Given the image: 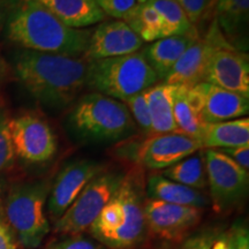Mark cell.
Wrapping results in <instances>:
<instances>
[{
    "label": "cell",
    "instance_id": "cell-34",
    "mask_svg": "<svg viewBox=\"0 0 249 249\" xmlns=\"http://www.w3.org/2000/svg\"><path fill=\"white\" fill-rule=\"evenodd\" d=\"M0 249H21L14 233L4 220H0Z\"/></svg>",
    "mask_w": 249,
    "mask_h": 249
},
{
    "label": "cell",
    "instance_id": "cell-20",
    "mask_svg": "<svg viewBox=\"0 0 249 249\" xmlns=\"http://www.w3.org/2000/svg\"><path fill=\"white\" fill-rule=\"evenodd\" d=\"M177 86L158 83L144 90L154 134L177 133L173 116V102Z\"/></svg>",
    "mask_w": 249,
    "mask_h": 249
},
{
    "label": "cell",
    "instance_id": "cell-14",
    "mask_svg": "<svg viewBox=\"0 0 249 249\" xmlns=\"http://www.w3.org/2000/svg\"><path fill=\"white\" fill-rule=\"evenodd\" d=\"M142 39L123 20L102 21L90 34L88 46L82 55L87 62L120 57L138 52Z\"/></svg>",
    "mask_w": 249,
    "mask_h": 249
},
{
    "label": "cell",
    "instance_id": "cell-4",
    "mask_svg": "<svg viewBox=\"0 0 249 249\" xmlns=\"http://www.w3.org/2000/svg\"><path fill=\"white\" fill-rule=\"evenodd\" d=\"M50 189L49 180L18 183L2 198L4 220L21 248H38L51 232L45 213Z\"/></svg>",
    "mask_w": 249,
    "mask_h": 249
},
{
    "label": "cell",
    "instance_id": "cell-33",
    "mask_svg": "<svg viewBox=\"0 0 249 249\" xmlns=\"http://www.w3.org/2000/svg\"><path fill=\"white\" fill-rule=\"evenodd\" d=\"M227 157H230L233 161H235L239 166L246 171H249V145H241V147L217 149Z\"/></svg>",
    "mask_w": 249,
    "mask_h": 249
},
{
    "label": "cell",
    "instance_id": "cell-21",
    "mask_svg": "<svg viewBox=\"0 0 249 249\" xmlns=\"http://www.w3.org/2000/svg\"><path fill=\"white\" fill-rule=\"evenodd\" d=\"M203 149H225L249 145V119L222 121L207 124L201 139Z\"/></svg>",
    "mask_w": 249,
    "mask_h": 249
},
{
    "label": "cell",
    "instance_id": "cell-5",
    "mask_svg": "<svg viewBox=\"0 0 249 249\" xmlns=\"http://www.w3.org/2000/svg\"><path fill=\"white\" fill-rule=\"evenodd\" d=\"M158 80L144 53L139 51L88 62L87 86L117 101L124 102L144 91Z\"/></svg>",
    "mask_w": 249,
    "mask_h": 249
},
{
    "label": "cell",
    "instance_id": "cell-38",
    "mask_svg": "<svg viewBox=\"0 0 249 249\" xmlns=\"http://www.w3.org/2000/svg\"><path fill=\"white\" fill-rule=\"evenodd\" d=\"M7 73H8L7 64H6L5 59L2 58L1 53H0V85H1V83L4 82V80L6 79V76H7Z\"/></svg>",
    "mask_w": 249,
    "mask_h": 249
},
{
    "label": "cell",
    "instance_id": "cell-26",
    "mask_svg": "<svg viewBox=\"0 0 249 249\" xmlns=\"http://www.w3.org/2000/svg\"><path fill=\"white\" fill-rule=\"evenodd\" d=\"M148 2L160 13L163 20L165 37L197 31L182 8L174 0H152Z\"/></svg>",
    "mask_w": 249,
    "mask_h": 249
},
{
    "label": "cell",
    "instance_id": "cell-9",
    "mask_svg": "<svg viewBox=\"0 0 249 249\" xmlns=\"http://www.w3.org/2000/svg\"><path fill=\"white\" fill-rule=\"evenodd\" d=\"M9 135L15 157L30 164H42L53 158L57 136L48 121L35 113H22L9 119Z\"/></svg>",
    "mask_w": 249,
    "mask_h": 249
},
{
    "label": "cell",
    "instance_id": "cell-16",
    "mask_svg": "<svg viewBox=\"0 0 249 249\" xmlns=\"http://www.w3.org/2000/svg\"><path fill=\"white\" fill-rule=\"evenodd\" d=\"M204 82L249 97V58L232 44L214 51Z\"/></svg>",
    "mask_w": 249,
    "mask_h": 249
},
{
    "label": "cell",
    "instance_id": "cell-30",
    "mask_svg": "<svg viewBox=\"0 0 249 249\" xmlns=\"http://www.w3.org/2000/svg\"><path fill=\"white\" fill-rule=\"evenodd\" d=\"M193 24L200 22L216 0H174Z\"/></svg>",
    "mask_w": 249,
    "mask_h": 249
},
{
    "label": "cell",
    "instance_id": "cell-29",
    "mask_svg": "<svg viewBox=\"0 0 249 249\" xmlns=\"http://www.w3.org/2000/svg\"><path fill=\"white\" fill-rule=\"evenodd\" d=\"M96 4L105 17L113 18L114 20H126L132 11L139 4L138 0H95Z\"/></svg>",
    "mask_w": 249,
    "mask_h": 249
},
{
    "label": "cell",
    "instance_id": "cell-39",
    "mask_svg": "<svg viewBox=\"0 0 249 249\" xmlns=\"http://www.w3.org/2000/svg\"><path fill=\"white\" fill-rule=\"evenodd\" d=\"M0 220H4V216H2V197L1 196H0Z\"/></svg>",
    "mask_w": 249,
    "mask_h": 249
},
{
    "label": "cell",
    "instance_id": "cell-3",
    "mask_svg": "<svg viewBox=\"0 0 249 249\" xmlns=\"http://www.w3.org/2000/svg\"><path fill=\"white\" fill-rule=\"evenodd\" d=\"M141 169L124 174L113 197L89 227L90 235L110 249H134L148 234Z\"/></svg>",
    "mask_w": 249,
    "mask_h": 249
},
{
    "label": "cell",
    "instance_id": "cell-37",
    "mask_svg": "<svg viewBox=\"0 0 249 249\" xmlns=\"http://www.w3.org/2000/svg\"><path fill=\"white\" fill-rule=\"evenodd\" d=\"M211 249H233V241L231 233H224V234L217 235L214 239Z\"/></svg>",
    "mask_w": 249,
    "mask_h": 249
},
{
    "label": "cell",
    "instance_id": "cell-28",
    "mask_svg": "<svg viewBox=\"0 0 249 249\" xmlns=\"http://www.w3.org/2000/svg\"><path fill=\"white\" fill-rule=\"evenodd\" d=\"M124 104L128 108L133 120H135V123L141 127L143 132L152 135L150 112H149L145 92L142 91L127 98L126 101H124Z\"/></svg>",
    "mask_w": 249,
    "mask_h": 249
},
{
    "label": "cell",
    "instance_id": "cell-22",
    "mask_svg": "<svg viewBox=\"0 0 249 249\" xmlns=\"http://www.w3.org/2000/svg\"><path fill=\"white\" fill-rule=\"evenodd\" d=\"M173 116L177 133L200 140L203 136L207 123L202 118L191 88L177 86L173 102Z\"/></svg>",
    "mask_w": 249,
    "mask_h": 249
},
{
    "label": "cell",
    "instance_id": "cell-6",
    "mask_svg": "<svg viewBox=\"0 0 249 249\" xmlns=\"http://www.w3.org/2000/svg\"><path fill=\"white\" fill-rule=\"evenodd\" d=\"M70 121L80 136L93 141H118L135 130L126 105L99 92L81 98L71 111Z\"/></svg>",
    "mask_w": 249,
    "mask_h": 249
},
{
    "label": "cell",
    "instance_id": "cell-8",
    "mask_svg": "<svg viewBox=\"0 0 249 249\" xmlns=\"http://www.w3.org/2000/svg\"><path fill=\"white\" fill-rule=\"evenodd\" d=\"M209 198L216 213L234 209L248 194L249 172L216 149H203Z\"/></svg>",
    "mask_w": 249,
    "mask_h": 249
},
{
    "label": "cell",
    "instance_id": "cell-41",
    "mask_svg": "<svg viewBox=\"0 0 249 249\" xmlns=\"http://www.w3.org/2000/svg\"><path fill=\"white\" fill-rule=\"evenodd\" d=\"M46 249H49V248H46Z\"/></svg>",
    "mask_w": 249,
    "mask_h": 249
},
{
    "label": "cell",
    "instance_id": "cell-35",
    "mask_svg": "<svg viewBox=\"0 0 249 249\" xmlns=\"http://www.w3.org/2000/svg\"><path fill=\"white\" fill-rule=\"evenodd\" d=\"M233 249H249V234L245 226H234L231 232Z\"/></svg>",
    "mask_w": 249,
    "mask_h": 249
},
{
    "label": "cell",
    "instance_id": "cell-19",
    "mask_svg": "<svg viewBox=\"0 0 249 249\" xmlns=\"http://www.w3.org/2000/svg\"><path fill=\"white\" fill-rule=\"evenodd\" d=\"M49 9L62 23L74 28L92 26L105 20V14L101 11L95 0H36Z\"/></svg>",
    "mask_w": 249,
    "mask_h": 249
},
{
    "label": "cell",
    "instance_id": "cell-32",
    "mask_svg": "<svg viewBox=\"0 0 249 249\" xmlns=\"http://www.w3.org/2000/svg\"><path fill=\"white\" fill-rule=\"evenodd\" d=\"M216 233L213 232H202L197 234L189 236L182 242L180 249H211L214 239L217 238Z\"/></svg>",
    "mask_w": 249,
    "mask_h": 249
},
{
    "label": "cell",
    "instance_id": "cell-25",
    "mask_svg": "<svg viewBox=\"0 0 249 249\" xmlns=\"http://www.w3.org/2000/svg\"><path fill=\"white\" fill-rule=\"evenodd\" d=\"M124 22L132 28L142 42L154 43L165 37L163 20L160 13L149 2L136 5Z\"/></svg>",
    "mask_w": 249,
    "mask_h": 249
},
{
    "label": "cell",
    "instance_id": "cell-12",
    "mask_svg": "<svg viewBox=\"0 0 249 249\" xmlns=\"http://www.w3.org/2000/svg\"><path fill=\"white\" fill-rule=\"evenodd\" d=\"M102 172L104 166L92 160H81L66 165L51 183L45 210L50 224L57 222L83 188Z\"/></svg>",
    "mask_w": 249,
    "mask_h": 249
},
{
    "label": "cell",
    "instance_id": "cell-31",
    "mask_svg": "<svg viewBox=\"0 0 249 249\" xmlns=\"http://www.w3.org/2000/svg\"><path fill=\"white\" fill-rule=\"evenodd\" d=\"M102 244L96 241L95 239L86 238L82 234L67 236L65 240H61L57 244L50 246L49 249H103Z\"/></svg>",
    "mask_w": 249,
    "mask_h": 249
},
{
    "label": "cell",
    "instance_id": "cell-11",
    "mask_svg": "<svg viewBox=\"0 0 249 249\" xmlns=\"http://www.w3.org/2000/svg\"><path fill=\"white\" fill-rule=\"evenodd\" d=\"M230 44L231 43L223 35L214 18L207 35L204 37L198 36L193 44L188 46L164 79V83L192 88L198 83L204 82L205 74L214 51Z\"/></svg>",
    "mask_w": 249,
    "mask_h": 249
},
{
    "label": "cell",
    "instance_id": "cell-40",
    "mask_svg": "<svg viewBox=\"0 0 249 249\" xmlns=\"http://www.w3.org/2000/svg\"><path fill=\"white\" fill-rule=\"evenodd\" d=\"M148 1H152V0H138L139 4H145V2H148Z\"/></svg>",
    "mask_w": 249,
    "mask_h": 249
},
{
    "label": "cell",
    "instance_id": "cell-10",
    "mask_svg": "<svg viewBox=\"0 0 249 249\" xmlns=\"http://www.w3.org/2000/svg\"><path fill=\"white\" fill-rule=\"evenodd\" d=\"M204 209L147 198L144 216L148 233L171 244H182L203 217Z\"/></svg>",
    "mask_w": 249,
    "mask_h": 249
},
{
    "label": "cell",
    "instance_id": "cell-36",
    "mask_svg": "<svg viewBox=\"0 0 249 249\" xmlns=\"http://www.w3.org/2000/svg\"><path fill=\"white\" fill-rule=\"evenodd\" d=\"M22 0H0V29Z\"/></svg>",
    "mask_w": 249,
    "mask_h": 249
},
{
    "label": "cell",
    "instance_id": "cell-17",
    "mask_svg": "<svg viewBox=\"0 0 249 249\" xmlns=\"http://www.w3.org/2000/svg\"><path fill=\"white\" fill-rule=\"evenodd\" d=\"M147 195L148 198L151 200L201 209H204L208 204H210L209 196L205 195L202 191L169 180L158 171H152L149 174L147 179Z\"/></svg>",
    "mask_w": 249,
    "mask_h": 249
},
{
    "label": "cell",
    "instance_id": "cell-1",
    "mask_svg": "<svg viewBox=\"0 0 249 249\" xmlns=\"http://www.w3.org/2000/svg\"><path fill=\"white\" fill-rule=\"evenodd\" d=\"M14 70L20 82L37 101L49 107L62 108L87 86L88 62L82 57L23 49L15 57Z\"/></svg>",
    "mask_w": 249,
    "mask_h": 249
},
{
    "label": "cell",
    "instance_id": "cell-13",
    "mask_svg": "<svg viewBox=\"0 0 249 249\" xmlns=\"http://www.w3.org/2000/svg\"><path fill=\"white\" fill-rule=\"evenodd\" d=\"M202 149L200 140L181 133L154 134L139 147L138 160L145 169L160 172Z\"/></svg>",
    "mask_w": 249,
    "mask_h": 249
},
{
    "label": "cell",
    "instance_id": "cell-18",
    "mask_svg": "<svg viewBox=\"0 0 249 249\" xmlns=\"http://www.w3.org/2000/svg\"><path fill=\"white\" fill-rule=\"evenodd\" d=\"M197 37V31L183 34V35L164 37L156 40L145 49L143 53L160 80H164L166 77L183 52L193 44Z\"/></svg>",
    "mask_w": 249,
    "mask_h": 249
},
{
    "label": "cell",
    "instance_id": "cell-23",
    "mask_svg": "<svg viewBox=\"0 0 249 249\" xmlns=\"http://www.w3.org/2000/svg\"><path fill=\"white\" fill-rule=\"evenodd\" d=\"M248 18L249 0H217L216 21L227 38H242L247 33Z\"/></svg>",
    "mask_w": 249,
    "mask_h": 249
},
{
    "label": "cell",
    "instance_id": "cell-15",
    "mask_svg": "<svg viewBox=\"0 0 249 249\" xmlns=\"http://www.w3.org/2000/svg\"><path fill=\"white\" fill-rule=\"evenodd\" d=\"M202 118L207 124L239 119L249 113V97L211 83L201 82L192 87Z\"/></svg>",
    "mask_w": 249,
    "mask_h": 249
},
{
    "label": "cell",
    "instance_id": "cell-7",
    "mask_svg": "<svg viewBox=\"0 0 249 249\" xmlns=\"http://www.w3.org/2000/svg\"><path fill=\"white\" fill-rule=\"evenodd\" d=\"M124 177V174L119 172H102L95 177L51 227L54 234L67 238L88 231L103 208L119 189Z\"/></svg>",
    "mask_w": 249,
    "mask_h": 249
},
{
    "label": "cell",
    "instance_id": "cell-2",
    "mask_svg": "<svg viewBox=\"0 0 249 249\" xmlns=\"http://www.w3.org/2000/svg\"><path fill=\"white\" fill-rule=\"evenodd\" d=\"M91 31L62 23L36 0H22L7 20V36L24 50L82 57Z\"/></svg>",
    "mask_w": 249,
    "mask_h": 249
},
{
    "label": "cell",
    "instance_id": "cell-27",
    "mask_svg": "<svg viewBox=\"0 0 249 249\" xmlns=\"http://www.w3.org/2000/svg\"><path fill=\"white\" fill-rule=\"evenodd\" d=\"M9 119L7 111L0 105V177L13 166L17 160L9 135Z\"/></svg>",
    "mask_w": 249,
    "mask_h": 249
},
{
    "label": "cell",
    "instance_id": "cell-24",
    "mask_svg": "<svg viewBox=\"0 0 249 249\" xmlns=\"http://www.w3.org/2000/svg\"><path fill=\"white\" fill-rule=\"evenodd\" d=\"M160 172L169 180L198 191L208 187L203 149Z\"/></svg>",
    "mask_w": 249,
    "mask_h": 249
}]
</instances>
